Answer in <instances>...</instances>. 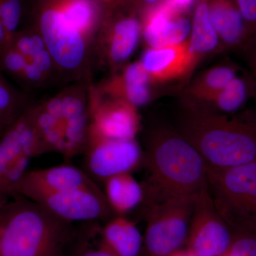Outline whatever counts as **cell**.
Wrapping results in <instances>:
<instances>
[{
	"label": "cell",
	"instance_id": "obj_1",
	"mask_svg": "<svg viewBox=\"0 0 256 256\" xmlns=\"http://www.w3.org/2000/svg\"><path fill=\"white\" fill-rule=\"evenodd\" d=\"M148 171L142 204L197 194L207 182L208 166L191 143L166 128L154 131L143 152Z\"/></svg>",
	"mask_w": 256,
	"mask_h": 256
},
{
	"label": "cell",
	"instance_id": "obj_2",
	"mask_svg": "<svg viewBox=\"0 0 256 256\" xmlns=\"http://www.w3.org/2000/svg\"><path fill=\"white\" fill-rule=\"evenodd\" d=\"M208 168L226 169L256 162V120L190 107L178 131Z\"/></svg>",
	"mask_w": 256,
	"mask_h": 256
},
{
	"label": "cell",
	"instance_id": "obj_3",
	"mask_svg": "<svg viewBox=\"0 0 256 256\" xmlns=\"http://www.w3.org/2000/svg\"><path fill=\"white\" fill-rule=\"evenodd\" d=\"M73 230L36 202L13 198L0 214V256H60Z\"/></svg>",
	"mask_w": 256,
	"mask_h": 256
},
{
	"label": "cell",
	"instance_id": "obj_4",
	"mask_svg": "<svg viewBox=\"0 0 256 256\" xmlns=\"http://www.w3.org/2000/svg\"><path fill=\"white\" fill-rule=\"evenodd\" d=\"M208 190L232 230H256V162L207 170Z\"/></svg>",
	"mask_w": 256,
	"mask_h": 256
},
{
	"label": "cell",
	"instance_id": "obj_5",
	"mask_svg": "<svg viewBox=\"0 0 256 256\" xmlns=\"http://www.w3.org/2000/svg\"><path fill=\"white\" fill-rule=\"evenodd\" d=\"M35 28L60 73L78 78L86 75L94 46L67 21L54 0H44L40 4Z\"/></svg>",
	"mask_w": 256,
	"mask_h": 256
},
{
	"label": "cell",
	"instance_id": "obj_6",
	"mask_svg": "<svg viewBox=\"0 0 256 256\" xmlns=\"http://www.w3.org/2000/svg\"><path fill=\"white\" fill-rule=\"evenodd\" d=\"M197 194L144 205V256H170L186 245Z\"/></svg>",
	"mask_w": 256,
	"mask_h": 256
},
{
	"label": "cell",
	"instance_id": "obj_7",
	"mask_svg": "<svg viewBox=\"0 0 256 256\" xmlns=\"http://www.w3.org/2000/svg\"><path fill=\"white\" fill-rule=\"evenodd\" d=\"M100 2L102 18L94 48L101 64L118 70L136 52L142 37L140 14L108 0Z\"/></svg>",
	"mask_w": 256,
	"mask_h": 256
},
{
	"label": "cell",
	"instance_id": "obj_8",
	"mask_svg": "<svg viewBox=\"0 0 256 256\" xmlns=\"http://www.w3.org/2000/svg\"><path fill=\"white\" fill-rule=\"evenodd\" d=\"M232 240L233 232L217 210L207 182L197 194L186 248L196 256H223Z\"/></svg>",
	"mask_w": 256,
	"mask_h": 256
},
{
	"label": "cell",
	"instance_id": "obj_9",
	"mask_svg": "<svg viewBox=\"0 0 256 256\" xmlns=\"http://www.w3.org/2000/svg\"><path fill=\"white\" fill-rule=\"evenodd\" d=\"M88 136L110 140H134L140 128L137 108L126 101L101 94L90 88Z\"/></svg>",
	"mask_w": 256,
	"mask_h": 256
},
{
	"label": "cell",
	"instance_id": "obj_10",
	"mask_svg": "<svg viewBox=\"0 0 256 256\" xmlns=\"http://www.w3.org/2000/svg\"><path fill=\"white\" fill-rule=\"evenodd\" d=\"M85 165L96 182L122 173H131L142 164L143 152L134 140H110L87 137Z\"/></svg>",
	"mask_w": 256,
	"mask_h": 256
},
{
	"label": "cell",
	"instance_id": "obj_11",
	"mask_svg": "<svg viewBox=\"0 0 256 256\" xmlns=\"http://www.w3.org/2000/svg\"><path fill=\"white\" fill-rule=\"evenodd\" d=\"M36 202L60 220L74 222L110 220L114 213L101 188H78L38 197Z\"/></svg>",
	"mask_w": 256,
	"mask_h": 256
},
{
	"label": "cell",
	"instance_id": "obj_12",
	"mask_svg": "<svg viewBox=\"0 0 256 256\" xmlns=\"http://www.w3.org/2000/svg\"><path fill=\"white\" fill-rule=\"evenodd\" d=\"M78 188H100L86 172L72 165H60L46 169L28 171L16 188L18 197H38Z\"/></svg>",
	"mask_w": 256,
	"mask_h": 256
},
{
	"label": "cell",
	"instance_id": "obj_13",
	"mask_svg": "<svg viewBox=\"0 0 256 256\" xmlns=\"http://www.w3.org/2000/svg\"><path fill=\"white\" fill-rule=\"evenodd\" d=\"M140 20L142 36L150 48L183 43L191 34L192 22L186 15L174 12L161 2L142 12Z\"/></svg>",
	"mask_w": 256,
	"mask_h": 256
},
{
	"label": "cell",
	"instance_id": "obj_14",
	"mask_svg": "<svg viewBox=\"0 0 256 256\" xmlns=\"http://www.w3.org/2000/svg\"><path fill=\"white\" fill-rule=\"evenodd\" d=\"M198 62L188 41L178 44L150 48L143 53L140 64L152 82H165L183 76Z\"/></svg>",
	"mask_w": 256,
	"mask_h": 256
},
{
	"label": "cell",
	"instance_id": "obj_15",
	"mask_svg": "<svg viewBox=\"0 0 256 256\" xmlns=\"http://www.w3.org/2000/svg\"><path fill=\"white\" fill-rule=\"evenodd\" d=\"M44 153L34 124L33 107H28L5 130L0 140V174L22 156L32 158Z\"/></svg>",
	"mask_w": 256,
	"mask_h": 256
},
{
	"label": "cell",
	"instance_id": "obj_16",
	"mask_svg": "<svg viewBox=\"0 0 256 256\" xmlns=\"http://www.w3.org/2000/svg\"><path fill=\"white\" fill-rule=\"evenodd\" d=\"M151 82L142 64L138 62L124 66L121 72L114 74L97 89L102 95L126 101L138 108L150 102Z\"/></svg>",
	"mask_w": 256,
	"mask_h": 256
},
{
	"label": "cell",
	"instance_id": "obj_17",
	"mask_svg": "<svg viewBox=\"0 0 256 256\" xmlns=\"http://www.w3.org/2000/svg\"><path fill=\"white\" fill-rule=\"evenodd\" d=\"M210 18L220 45L244 46L250 40L246 26L233 0H210Z\"/></svg>",
	"mask_w": 256,
	"mask_h": 256
},
{
	"label": "cell",
	"instance_id": "obj_18",
	"mask_svg": "<svg viewBox=\"0 0 256 256\" xmlns=\"http://www.w3.org/2000/svg\"><path fill=\"white\" fill-rule=\"evenodd\" d=\"M100 245L118 256H141L144 240L134 222L116 216L102 228Z\"/></svg>",
	"mask_w": 256,
	"mask_h": 256
},
{
	"label": "cell",
	"instance_id": "obj_19",
	"mask_svg": "<svg viewBox=\"0 0 256 256\" xmlns=\"http://www.w3.org/2000/svg\"><path fill=\"white\" fill-rule=\"evenodd\" d=\"M104 184V194L114 215L124 216L144 201L143 185L131 173L114 175L105 180Z\"/></svg>",
	"mask_w": 256,
	"mask_h": 256
},
{
	"label": "cell",
	"instance_id": "obj_20",
	"mask_svg": "<svg viewBox=\"0 0 256 256\" xmlns=\"http://www.w3.org/2000/svg\"><path fill=\"white\" fill-rule=\"evenodd\" d=\"M64 18L94 45L102 18L98 0H54Z\"/></svg>",
	"mask_w": 256,
	"mask_h": 256
},
{
	"label": "cell",
	"instance_id": "obj_21",
	"mask_svg": "<svg viewBox=\"0 0 256 256\" xmlns=\"http://www.w3.org/2000/svg\"><path fill=\"white\" fill-rule=\"evenodd\" d=\"M188 43L198 60L220 46L210 18V0H196Z\"/></svg>",
	"mask_w": 256,
	"mask_h": 256
},
{
	"label": "cell",
	"instance_id": "obj_22",
	"mask_svg": "<svg viewBox=\"0 0 256 256\" xmlns=\"http://www.w3.org/2000/svg\"><path fill=\"white\" fill-rule=\"evenodd\" d=\"M237 76V69L232 66L214 67L201 74L193 82L188 92L197 100L210 102Z\"/></svg>",
	"mask_w": 256,
	"mask_h": 256
},
{
	"label": "cell",
	"instance_id": "obj_23",
	"mask_svg": "<svg viewBox=\"0 0 256 256\" xmlns=\"http://www.w3.org/2000/svg\"><path fill=\"white\" fill-rule=\"evenodd\" d=\"M255 90L245 77L237 76L220 90L210 102L223 114H234L245 105L249 96Z\"/></svg>",
	"mask_w": 256,
	"mask_h": 256
},
{
	"label": "cell",
	"instance_id": "obj_24",
	"mask_svg": "<svg viewBox=\"0 0 256 256\" xmlns=\"http://www.w3.org/2000/svg\"><path fill=\"white\" fill-rule=\"evenodd\" d=\"M0 70V134H2L28 106L20 92L4 78Z\"/></svg>",
	"mask_w": 256,
	"mask_h": 256
},
{
	"label": "cell",
	"instance_id": "obj_25",
	"mask_svg": "<svg viewBox=\"0 0 256 256\" xmlns=\"http://www.w3.org/2000/svg\"><path fill=\"white\" fill-rule=\"evenodd\" d=\"M10 44L28 60H31L47 48L42 35L35 28L18 31L12 38Z\"/></svg>",
	"mask_w": 256,
	"mask_h": 256
},
{
	"label": "cell",
	"instance_id": "obj_26",
	"mask_svg": "<svg viewBox=\"0 0 256 256\" xmlns=\"http://www.w3.org/2000/svg\"><path fill=\"white\" fill-rule=\"evenodd\" d=\"M28 60L11 44L0 50V70L22 80Z\"/></svg>",
	"mask_w": 256,
	"mask_h": 256
},
{
	"label": "cell",
	"instance_id": "obj_27",
	"mask_svg": "<svg viewBox=\"0 0 256 256\" xmlns=\"http://www.w3.org/2000/svg\"><path fill=\"white\" fill-rule=\"evenodd\" d=\"M21 15V0H0V18L10 42L18 32Z\"/></svg>",
	"mask_w": 256,
	"mask_h": 256
},
{
	"label": "cell",
	"instance_id": "obj_28",
	"mask_svg": "<svg viewBox=\"0 0 256 256\" xmlns=\"http://www.w3.org/2000/svg\"><path fill=\"white\" fill-rule=\"evenodd\" d=\"M229 256H256V230L235 229Z\"/></svg>",
	"mask_w": 256,
	"mask_h": 256
},
{
	"label": "cell",
	"instance_id": "obj_29",
	"mask_svg": "<svg viewBox=\"0 0 256 256\" xmlns=\"http://www.w3.org/2000/svg\"><path fill=\"white\" fill-rule=\"evenodd\" d=\"M240 12L249 37L256 36V0H233Z\"/></svg>",
	"mask_w": 256,
	"mask_h": 256
},
{
	"label": "cell",
	"instance_id": "obj_30",
	"mask_svg": "<svg viewBox=\"0 0 256 256\" xmlns=\"http://www.w3.org/2000/svg\"><path fill=\"white\" fill-rule=\"evenodd\" d=\"M46 79L43 72L32 60H28L21 82L34 86L44 84Z\"/></svg>",
	"mask_w": 256,
	"mask_h": 256
},
{
	"label": "cell",
	"instance_id": "obj_31",
	"mask_svg": "<svg viewBox=\"0 0 256 256\" xmlns=\"http://www.w3.org/2000/svg\"><path fill=\"white\" fill-rule=\"evenodd\" d=\"M112 2L131 8L140 14L159 4L162 0H108Z\"/></svg>",
	"mask_w": 256,
	"mask_h": 256
},
{
	"label": "cell",
	"instance_id": "obj_32",
	"mask_svg": "<svg viewBox=\"0 0 256 256\" xmlns=\"http://www.w3.org/2000/svg\"><path fill=\"white\" fill-rule=\"evenodd\" d=\"M244 47L246 50L248 63L256 82V36L250 38Z\"/></svg>",
	"mask_w": 256,
	"mask_h": 256
},
{
	"label": "cell",
	"instance_id": "obj_33",
	"mask_svg": "<svg viewBox=\"0 0 256 256\" xmlns=\"http://www.w3.org/2000/svg\"><path fill=\"white\" fill-rule=\"evenodd\" d=\"M77 256H118L114 252L99 246L97 248H84L79 252Z\"/></svg>",
	"mask_w": 256,
	"mask_h": 256
},
{
	"label": "cell",
	"instance_id": "obj_34",
	"mask_svg": "<svg viewBox=\"0 0 256 256\" xmlns=\"http://www.w3.org/2000/svg\"><path fill=\"white\" fill-rule=\"evenodd\" d=\"M10 44L9 38L5 31L3 24L0 18V50Z\"/></svg>",
	"mask_w": 256,
	"mask_h": 256
},
{
	"label": "cell",
	"instance_id": "obj_35",
	"mask_svg": "<svg viewBox=\"0 0 256 256\" xmlns=\"http://www.w3.org/2000/svg\"><path fill=\"white\" fill-rule=\"evenodd\" d=\"M10 197L0 192V214H1L5 205L10 201Z\"/></svg>",
	"mask_w": 256,
	"mask_h": 256
},
{
	"label": "cell",
	"instance_id": "obj_36",
	"mask_svg": "<svg viewBox=\"0 0 256 256\" xmlns=\"http://www.w3.org/2000/svg\"><path fill=\"white\" fill-rule=\"evenodd\" d=\"M170 256H196L194 254H192L190 250H188V248L186 249H180L178 252H174Z\"/></svg>",
	"mask_w": 256,
	"mask_h": 256
},
{
	"label": "cell",
	"instance_id": "obj_37",
	"mask_svg": "<svg viewBox=\"0 0 256 256\" xmlns=\"http://www.w3.org/2000/svg\"><path fill=\"white\" fill-rule=\"evenodd\" d=\"M228 252H227V254H225V255H224V256H229Z\"/></svg>",
	"mask_w": 256,
	"mask_h": 256
},
{
	"label": "cell",
	"instance_id": "obj_38",
	"mask_svg": "<svg viewBox=\"0 0 256 256\" xmlns=\"http://www.w3.org/2000/svg\"><path fill=\"white\" fill-rule=\"evenodd\" d=\"M98 1H100H100H102V0H98Z\"/></svg>",
	"mask_w": 256,
	"mask_h": 256
}]
</instances>
